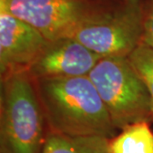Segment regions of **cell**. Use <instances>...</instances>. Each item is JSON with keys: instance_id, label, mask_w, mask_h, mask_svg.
Listing matches in <instances>:
<instances>
[{"instance_id": "obj_1", "label": "cell", "mask_w": 153, "mask_h": 153, "mask_svg": "<svg viewBox=\"0 0 153 153\" xmlns=\"http://www.w3.org/2000/svg\"><path fill=\"white\" fill-rule=\"evenodd\" d=\"M48 132L111 139L117 128L88 76L34 80Z\"/></svg>"}, {"instance_id": "obj_2", "label": "cell", "mask_w": 153, "mask_h": 153, "mask_svg": "<svg viewBox=\"0 0 153 153\" xmlns=\"http://www.w3.org/2000/svg\"><path fill=\"white\" fill-rule=\"evenodd\" d=\"M47 134L34 80L27 71L1 78L0 153H41Z\"/></svg>"}, {"instance_id": "obj_3", "label": "cell", "mask_w": 153, "mask_h": 153, "mask_svg": "<svg viewBox=\"0 0 153 153\" xmlns=\"http://www.w3.org/2000/svg\"><path fill=\"white\" fill-rule=\"evenodd\" d=\"M88 76L117 129L153 121L150 94L128 57H103Z\"/></svg>"}, {"instance_id": "obj_4", "label": "cell", "mask_w": 153, "mask_h": 153, "mask_svg": "<svg viewBox=\"0 0 153 153\" xmlns=\"http://www.w3.org/2000/svg\"><path fill=\"white\" fill-rule=\"evenodd\" d=\"M144 16L140 0H123L111 10L94 11L72 37L101 57H128L141 44Z\"/></svg>"}, {"instance_id": "obj_5", "label": "cell", "mask_w": 153, "mask_h": 153, "mask_svg": "<svg viewBox=\"0 0 153 153\" xmlns=\"http://www.w3.org/2000/svg\"><path fill=\"white\" fill-rule=\"evenodd\" d=\"M96 10L92 0H0V11L28 23L48 41L72 37Z\"/></svg>"}, {"instance_id": "obj_6", "label": "cell", "mask_w": 153, "mask_h": 153, "mask_svg": "<svg viewBox=\"0 0 153 153\" xmlns=\"http://www.w3.org/2000/svg\"><path fill=\"white\" fill-rule=\"evenodd\" d=\"M101 58L73 37L49 41L27 71L33 80L88 76Z\"/></svg>"}, {"instance_id": "obj_7", "label": "cell", "mask_w": 153, "mask_h": 153, "mask_svg": "<svg viewBox=\"0 0 153 153\" xmlns=\"http://www.w3.org/2000/svg\"><path fill=\"white\" fill-rule=\"evenodd\" d=\"M48 42L28 23L0 11L1 78L27 71Z\"/></svg>"}, {"instance_id": "obj_8", "label": "cell", "mask_w": 153, "mask_h": 153, "mask_svg": "<svg viewBox=\"0 0 153 153\" xmlns=\"http://www.w3.org/2000/svg\"><path fill=\"white\" fill-rule=\"evenodd\" d=\"M41 153H110L109 139L71 136L48 132Z\"/></svg>"}, {"instance_id": "obj_9", "label": "cell", "mask_w": 153, "mask_h": 153, "mask_svg": "<svg viewBox=\"0 0 153 153\" xmlns=\"http://www.w3.org/2000/svg\"><path fill=\"white\" fill-rule=\"evenodd\" d=\"M110 153H153V131L150 123L140 122L126 126L109 139Z\"/></svg>"}, {"instance_id": "obj_10", "label": "cell", "mask_w": 153, "mask_h": 153, "mask_svg": "<svg viewBox=\"0 0 153 153\" xmlns=\"http://www.w3.org/2000/svg\"><path fill=\"white\" fill-rule=\"evenodd\" d=\"M128 59L147 88L153 117V49L141 43L128 56Z\"/></svg>"}, {"instance_id": "obj_11", "label": "cell", "mask_w": 153, "mask_h": 153, "mask_svg": "<svg viewBox=\"0 0 153 153\" xmlns=\"http://www.w3.org/2000/svg\"><path fill=\"white\" fill-rule=\"evenodd\" d=\"M141 43L153 49V0H150L147 10L145 11Z\"/></svg>"}, {"instance_id": "obj_12", "label": "cell", "mask_w": 153, "mask_h": 153, "mask_svg": "<svg viewBox=\"0 0 153 153\" xmlns=\"http://www.w3.org/2000/svg\"><path fill=\"white\" fill-rule=\"evenodd\" d=\"M121 1H122V0H121Z\"/></svg>"}]
</instances>
